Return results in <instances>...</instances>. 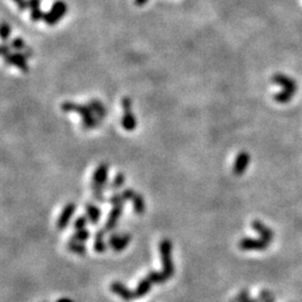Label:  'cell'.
<instances>
[{
    "mask_svg": "<svg viewBox=\"0 0 302 302\" xmlns=\"http://www.w3.org/2000/svg\"><path fill=\"white\" fill-rule=\"evenodd\" d=\"M61 109L63 112H76L77 114H79V117L82 119L83 128L85 129V130H92V129L99 126V119L95 117V114L93 113V111L88 105H82L68 101L62 103Z\"/></svg>",
    "mask_w": 302,
    "mask_h": 302,
    "instance_id": "1",
    "label": "cell"
},
{
    "mask_svg": "<svg viewBox=\"0 0 302 302\" xmlns=\"http://www.w3.org/2000/svg\"><path fill=\"white\" fill-rule=\"evenodd\" d=\"M159 251H160L161 256V263H162V273L165 277L169 280L172 275L175 274V265L172 262L171 257V251H172V244L168 238H163L159 245Z\"/></svg>",
    "mask_w": 302,
    "mask_h": 302,
    "instance_id": "2",
    "label": "cell"
},
{
    "mask_svg": "<svg viewBox=\"0 0 302 302\" xmlns=\"http://www.w3.org/2000/svg\"><path fill=\"white\" fill-rule=\"evenodd\" d=\"M66 12H68V5H66L63 0H57L56 2H54V5L52 6L51 10L46 12V14H44L43 20L47 25L54 26L63 18V16L66 15Z\"/></svg>",
    "mask_w": 302,
    "mask_h": 302,
    "instance_id": "3",
    "label": "cell"
},
{
    "mask_svg": "<svg viewBox=\"0 0 302 302\" xmlns=\"http://www.w3.org/2000/svg\"><path fill=\"white\" fill-rule=\"evenodd\" d=\"M131 242V235L129 233H112L109 236V245L112 247V250L115 253L122 252L124 248L129 246Z\"/></svg>",
    "mask_w": 302,
    "mask_h": 302,
    "instance_id": "4",
    "label": "cell"
},
{
    "mask_svg": "<svg viewBox=\"0 0 302 302\" xmlns=\"http://www.w3.org/2000/svg\"><path fill=\"white\" fill-rule=\"evenodd\" d=\"M5 60V63L8 65H14L17 69H19L20 71H23L24 73L29 72V66L27 64V59H26L25 55L21 52L14 53V54H9L6 57H3Z\"/></svg>",
    "mask_w": 302,
    "mask_h": 302,
    "instance_id": "5",
    "label": "cell"
},
{
    "mask_svg": "<svg viewBox=\"0 0 302 302\" xmlns=\"http://www.w3.org/2000/svg\"><path fill=\"white\" fill-rule=\"evenodd\" d=\"M108 170L109 167L106 163H101V165L97 166L94 174H93L91 187H99L104 189L106 181H108Z\"/></svg>",
    "mask_w": 302,
    "mask_h": 302,
    "instance_id": "6",
    "label": "cell"
},
{
    "mask_svg": "<svg viewBox=\"0 0 302 302\" xmlns=\"http://www.w3.org/2000/svg\"><path fill=\"white\" fill-rule=\"evenodd\" d=\"M269 244L264 239L255 238H242L238 243V247L244 251H263L269 246Z\"/></svg>",
    "mask_w": 302,
    "mask_h": 302,
    "instance_id": "7",
    "label": "cell"
},
{
    "mask_svg": "<svg viewBox=\"0 0 302 302\" xmlns=\"http://www.w3.org/2000/svg\"><path fill=\"white\" fill-rule=\"evenodd\" d=\"M75 211H76V205H75L74 203L66 204L65 207L63 208V211L61 213L59 220H57V224H56L57 228L60 230H63L68 227V225L70 223L71 219H72V216L74 215Z\"/></svg>",
    "mask_w": 302,
    "mask_h": 302,
    "instance_id": "8",
    "label": "cell"
},
{
    "mask_svg": "<svg viewBox=\"0 0 302 302\" xmlns=\"http://www.w3.org/2000/svg\"><path fill=\"white\" fill-rule=\"evenodd\" d=\"M110 289H111V291L114 293V295H117L124 301H131L132 299H135L136 298L135 292H132L130 289H128L121 282H113L110 286Z\"/></svg>",
    "mask_w": 302,
    "mask_h": 302,
    "instance_id": "9",
    "label": "cell"
},
{
    "mask_svg": "<svg viewBox=\"0 0 302 302\" xmlns=\"http://www.w3.org/2000/svg\"><path fill=\"white\" fill-rule=\"evenodd\" d=\"M250 163V154H248L246 151H242V152L238 153V156L236 157V160L234 162L233 166V172L234 175L241 176L245 172L246 168Z\"/></svg>",
    "mask_w": 302,
    "mask_h": 302,
    "instance_id": "10",
    "label": "cell"
},
{
    "mask_svg": "<svg viewBox=\"0 0 302 302\" xmlns=\"http://www.w3.org/2000/svg\"><path fill=\"white\" fill-rule=\"evenodd\" d=\"M122 211H123V207L113 206L112 211L109 213L108 220H106L105 225H104V229L106 230V232H111V230H113L115 227H117L118 221L120 220V217H121V215H122Z\"/></svg>",
    "mask_w": 302,
    "mask_h": 302,
    "instance_id": "11",
    "label": "cell"
},
{
    "mask_svg": "<svg viewBox=\"0 0 302 302\" xmlns=\"http://www.w3.org/2000/svg\"><path fill=\"white\" fill-rule=\"evenodd\" d=\"M272 81L275 83V84H279V85H282L284 91H288L292 93V94H295L296 91H297V84L296 82L293 81L292 78L286 76V75L283 74H275Z\"/></svg>",
    "mask_w": 302,
    "mask_h": 302,
    "instance_id": "12",
    "label": "cell"
},
{
    "mask_svg": "<svg viewBox=\"0 0 302 302\" xmlns=\"http://www.w3.org/2000/svg\"><path fill=\"white\" fill-rule=\"evenodd\" d=\"M252 227L260 234L262 239H264V241H266L268 243H271L273 241V237H274L273 230L269 228L268 226H265L263 223H262V222L254 221L252 223Z\"/></svg>",
    "mask_w": 302,
    "mask_h": 302,
    "instance_id": "13",
    "label": "cell"
},
{
    "mask_svg": "<svg viewBox=\"0 0 302 302\" xmlns=\"http://www.w3.org/2000/svg\"><path fill=\"white\" fill-rule=\"evenodd\" d=\"M123 117L121 120V124L124 130L127 131H133L137 128L138 121L135 115L132 113V109L129 110H123Z\"/></svg>",
    "mask_w": 302,
    "mask_h": 302,
    "instance_id": "14",
    "label": "cell"
},
{
    "mask_svg": "<svg viewBox=\"0 0 302 302\" xmlns=\"http://www.w3.org/2000/svg\"><path fill=\"white\" fill-rule=\"evenodd\" d=\"M87 105L90 106L91 110L93 111V113L95 114V117L99 119V121L100 122L103 121V120L106 117V113H108V112H106V108L104 106V104L99 100L93 99V100L88 102Z\"/></svg>",
    "mask_w": 302,
    "mask_h": 302,
    "instance_id": "15",
    "label": "cell"
},
{
    "mask_svg": "<svg viewBox=\"0 0 302 302\" xmlns=\"http://www.w3.org/2000/svg\"><path fill=\"white\" fill-rule=\"evenodd\" d=\"M85 211H86V217L93 225L99 223V221L101 219V210L99 207L95 206L94 204L87 203L85 205Z\"/></svg>",
    "mask_w": 302,
    "mask_h": 302,
    "instance_id": "16",
    "label": "cell"
},
{
    "mask_svg": "<svg viewBox=\"0 0 302 302\" xmlns=\"http://www.w3.org/2000/svg\"><path fill=\"white\" fill-rule=\"evenodd\" d=\"M28 5L30 8V17L33 21H38L43 19L44 12L41 9V0H29Z\"/></svg>",
    "mask_w": 302,
    "mask_h": 302,
    "instance_id": "17",
    "label": "cell"
},
{
    "mask_svg": "<svg viewBox=\"0 0 302 302\" xmlns=\"http://www.w3.org/2000/svg\"><path fill=\"white\" fill-rule=\"evenodd\" d=\"M151 284H152V282H151L148 278H144L141 280L135 291V297L137 299H140V298L145 297L147 293L151 290Z\"/></svg>",
    "mask_w": 302,
    "mask_h": 302,
    "instance_id": "18",
    "label": "cell"
},
{
    "mask_svg": "<svg viewBox=\"0 0 302 302\" xmlns=\"http://www.w3.org/2000/svg\"><path fill=\"white\" fill-rule=\"evenodd\" d=\"M105 229H99L95 234L94 238V250L96 253H104L106 251V244L104 241Z\"/></svg>",
    "mask_w": 302,
    "mask_h": 302,
    "instance_id": "19",
    "label": "cell"
},
{
    "mask_svg": "<svg viewBox=\"0 0 302 302\" xmlns=\"http://www.w3.org/2000/svg\"><path fill=\"white\" fill-rule=\"evenodd\" d=\"M68 248L69 250L75 253V254L77 255H85L86 254V246L85 244L78 241H75L73 238H70L68 242Z\"/></svg>",
    "mask_w": 302,
    "mask_h": 302,
    "instance_id": "20",
    "label": "cell"
},
{
    "mask_svg": "<svg viewBox=\"0 0 302 302\" xmlns=\"http://www.w3.org/2000/svg\"><path fill=\"white\" fill-rule=\"evenodd\" d=\"M131 202L133 204V210L137 213V214L142 215L146 212V203L144 197L141 196L140 194L136 193L133 195V197L131 199Z\"/></svg>",
    "mask_w": 302,
    "mask_h": 302,
    "instance_id": "21",
    "label": "cell"
},
{
    "mask_svg": "<svg viewBox=\"0 0 302 302\" xmlns=\"http://www.w3.org/2000/svg\"><path fill=\"white\" fill-rule=\"evenodd\" d=\"M147 278H148L150 281L154 284L165 283L168 280L165 275H163L162 272H157V271H150L148 275H147Z\"/></svg>",
    "mask_w": 302,
    "mask_h": 302,
    "instance_id": "22",
    "label": "cell"
},
{
    "mask_svg": "<svg viewBox=\"0 0 302 302\" xmlns=\"http://www.w3.org/2000/svg\"><path fill=\"white\" fill-rule=\"evenodd\" d=\"M71 238L75 239V241H78V242L84 243V242H86L88 238H90V232H88V230L86 228L78 229V230H76V232H75L73 234V236L71 237Z\"/></svg>",
    "mask_w": 302,
    "mask_h": 302,
    "instance_id": "23",
    "label": "cell"
},
{
    "mask_svg": "<svg viewBox=\"0 0 302 302\" xmlns=\"http://www.w3.org/2000/svg\"><path fill=\"white\" fill-rule=\"evenodd\" d=\"M11 27L8 23H1L0 24V39L2 42H7L8 38L10 36Z\"/></svg>",
    "mask_w": 302,
    "mask_h": 302,
    "instance_id": "24",
    "label": "cell"
},
{
    "mask_svg": "<svg viewBox=\"0 0 302 302\" xmlns=\"http://www.w3.org/2000/svg\"><path fill=\"white\" fill-rule=\"evenodd\" d=\"M292 96H293L292 93L283 90L282 92H279L274 95V100L279 102V103H287V102H289L292 99Z\"/></svg>",
    "mask_w": 302,
    "mask_h": 302,
    "instance_id": "25",
    "label": "cell"
},
{
    "mask_svg": "<svg viewBox=\"0 0 302 302\" xmlns=\"http://www.w3.org/2000/svg\"><path fill=\"white\" fill-rule=\"evenodd\" d=\"M124 181H126V176H124L122 172H119V174L115 175L112 184H111V189L121 188L124 185Z\"/></svg>",
    "mask_w": 302,
    "mask_h": 302,
    "instance_id": "26",
    "label": "cell"
},
{
    "mask_svg": "<svg viewBox=\"0 0 302 302\" xmlns=\"http://www.w3.org/2000/svg\"><path fill=\"white\" fill-rule=\"evenodd\" d=\"M10 46L17 52H24L26 48H27V46H26V43L21 38H15L14 41L11 42Z\"/></svg>",
    "mask_w": 302,
    "mask_h": 302,
    "instance_id": "27",
    "label": "cell"
},
{
    "mask_svg": "<svg viewBox=\"0 0 302 302\" xmlns=\"http://www.w3.org/2000/svg\"><path fill=\"white\" fill-rule=\"evenodd\" d=\"M109 202L112 204V206H118V207H123L124 203H126L121 194H114L112 197H110Z\"/></svg>",
    "mask_w": 302,
    "mask_h": 302,
    "instance_id": "28",
    "label": "cell"
},
{
    "mask_svg": "<svg viewBox=\"0 0 302 302\" xmlns=\"http://www.w3.org/2000/svg\"><path fill=\"white\" fill-rule=\"evenodd\" d=\"M87 220L88 219H87V217H85V216H79V217H77V219L75 220L74 224H73L74 228L76 229V230L84 229V228H85L86 224H87Z\"/></svg>",
    "mask_w": 302,
    "mask_h": 302,
    "instance_id": "29",
    "label": "cell"
},
{
    "mask_svg": "<svg viewBox=\"0 0 302 302\" xmlns=\"http://www.w3.org/2000/svg\"><path fill=\"white\" fill-rule=\"evenodd\" d=\"M250 299V293L247 290H242L230 302H246Z\"/></svg>",
    "mask_w": 302,
    "mask_h": 302,
    "instance_id": "30",
    "label": "cell"
},
{
    "mask_svg": "<svg viewBox=\"0 0 302 302\" xmlns=\"http://www.w3.org/2000/svg\"><path fill=\"white\" fill-rule=\"evenodd\" d=\"M136 194V192L133 189H131V188H127V189H124L123 192L121 193V195H122V197L124 198V201H131L132 199V197H133V195Z\"/></svg>",
    "mask_w": 302,
    "mask_h": 302,
    "instance_id": "31",
    "label": "cell"
},
{
    "mask_svg": "<svg viewBox=\"0 0 302 302\" xmlns=\"http://www.w3.org/2000/svg\"><path fill=\"white\" fill-rule=\"evenodd\" d=\"M14 1L20 11H25L29 7L27 0H14Z\"/></svg>",
    "mask_w": 302,
    "mask_h": 302,
    "instance_id": "32",
    "label": "cell"
},
{
    "mask_svg": "<svg viewBox=\"0 0 302 302\" xmlns=\"http://www.w3.org/2000/svg\"><path fill=\"white\" fill-rule=\"evenodd\" d=\"M10 45H7V44H1L0 45V55L2 57H6L7 55L10 54Z\"/></svg>",
    "mask_w": 302,
    "mask_h": 302,
    "instance_id": "33",
    "label": "cell"
},
{
    "mask_svg": "<svg viewBox=\"0 0 302 302\" xmlns=\"http://www.w3.org/2000/svg\"><path fill=\"white\" fill-rule=\"evenodd\" d=\"M21 53H23V54L25 55L26 59H30V57H33V51H32V48H28V47H27L24 52H21Z\"/></svg>",
    "mask_w": 302,
    "mask_h": 302,
    "instance_id": "34",
    "label": "cell"
},
{
    "mask_svg": "<svg viewBox=\"0 0 302 302\" xmlns=\"http://www.w3.org/2000/svg\"><path fill=\"white\" fill-rule=\"evenodd\" d=\"M147 2H148V0H135V3H136L137 6H139V7L146 5Z\"/></svg>",
    "mask_w": 302,
    "mask_h": 302,
    "instance_id": "35",
    "label": "cell"
},
{
    "mask_svg": "<svg viewBox=\"0 0 302 302\" xmlns=\"http://www.w3.org/2000/svg\"><path fill=\"white\" fill-rule=\"evenodd\" d=\"M56 302H74V301H73V300H71V299H69V298H62V299L57 300Z\"/></svg>",
    "mask_w": 302,
    "mask_h": 302,
    "instance_id": "36",
    "label": "cell"
},
{
    "mask_svg": "<svg viewBox=\"0 0 302 302\" xmlns=\"http://www.w3.org/2000/svg\"><path fill=\"white\" fill-rule=\"evenodd\" d=\"M246 302H260L259 299H248Z\"/></svg>",
    "mask_w": 302,
    "mask_h": 302,
    "instance_id": "37",
    "label": "cell"
}]
</instances>
